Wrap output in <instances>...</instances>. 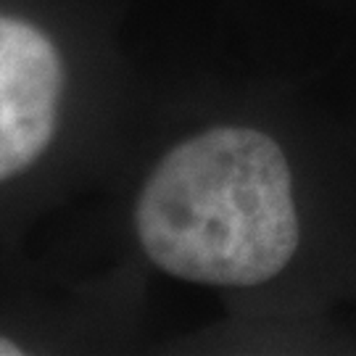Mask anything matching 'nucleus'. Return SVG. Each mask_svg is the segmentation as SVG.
Wrapping results in <instances>:
<instances>
[{
    "label": "nucleus",
    "instance_id": "obj_2",
    "mask_svg": "<svg viewBox=\"0 0 356 356\" xmlns=\"http://www.w3.org/2000/svg\"><path fill=\"white\" fill-rule=\"evenodd\" d=\"M82 66L58 6L0 0V225L58 185Z\"/></svg>",
    "mask_w": 356,
    "mask_h": 356
},
{
    "label": "nucleus",
    "instance_id": "obj_1",
    "mask_svg": "<svg viewBox=\"0 0 356 356\" xmlns=\"http://www.w3.org/2000/svg\"><path fill=\"white\" fill-rule=\"evenodd\" d=\"M132 227L145 259L169 277L214 288L272 280L301 241L288 159L261 129H201L156 161Z\"/></svg>",
    "mask_w": 356,
    "mask_h": 356
}]
</instances>
